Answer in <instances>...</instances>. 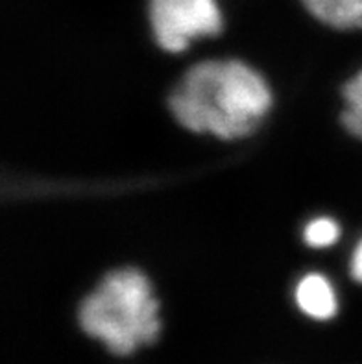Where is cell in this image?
Returning a JSON list of instances; mask_svg holds the SVG:
<instances>
[{"mask_svg": "<svg viewBox=\"0 0 362 364\" xmlns=\"http://www.w3.org/2000/svg\"><path fill=\"white\" fill-rule=\"evenodd\" d=\"M351 276H353V279H357L358 283H362V242L357 246L353 259H351Z\"/></svg>", "mask_w": 362, "mask_h": 364, "instance_id": "obj_8", "label": "cell"}, {"mask_svg": "<svg viewBox=\"0 0 362 364\" xmlns=\"http://www.w3.org/2000/svg\"><path fill=\"white\" fill-rule=\"evenodd\" d=\"M299 309L316 320H327L335 316L336 298L333 287L320 274H309L299 282L296 291Z\"/></svg>", "mask_w": 362, "mask_h": 364, "instance_id": "obj_4", "label": "cell"}, {"mask_svg": "<svg viewBox=\"0 0 362 364\" xmlns=\"http://www.w3.org/2000/svg\"><path fill=\"white\" fill-rule=\"evenodd\" d=\"M150 21L156 41L169 52L185 50L198 37L222 30L216 0H150Z\"/></svg>", "mask_w": 362, "mask_h": 364, "instance_id": "obj_3", "label": "cell"}, {"mask_svg": "<svg viewBox=\"0 0 362 364\" xmlns=\"http://www.w3.org/2000/svg\"><path fill=\"white\" fill-rule=\"evenodd\" d=\"M321 23L340 30L362 28V0H303Z\"/></svg>", "mask_w": 362, "mask_h": 364, "instance_id": "obj_5", "label": "cell"}, {"mask_svg": "<svg viewBox=\"0 0 362 364\" xmlns=\"http://www.w3.org/2000/svg\"><path fill=\"white\" fill-rule=\"evenodd\" d=\"M346 109L342 113V124L349 134L362 139V70L344 85Z\"/></svg>", "mask_w": 362, "mask_h": 364, "instance_id": "obj_6", "label": "cell"}, {"mask_svg": "<svg viewBox=\"0 0 362 364\" xmlns=\"http://www.w3.org/2000/svg\"><path fill=\"white\" fill-rule=\"evenodd\" d=\"M159 304L144 274L122 268L107 274L80 305V326L115 355H129L159 337Z\"/></svg>", "mask_w": 362, "mask_h": 364, "instance_id": "obj_2", "label": "cell"}, {"mask_svg": "<svg viewBox=\"0 0 362 364\" xmlns=\"http://www.w3.org/2000/svg\"><path fill=\"white\" fill-rule=\"evenodd\" d=\"M270 104V89L261 74L237 60L194 65L169 97L179 124L220 139L253 134Z\"/></svg>", "mask_w": 362, "mask_h": 364, "instance_id": "obj_1", "label": "cell"}, {"mask_svg": "<svg viewBox=\"0 0 362 364\" xmlns=\"http://www.w3.org/2000/svg\"><path fill=\"white\" fill-rule=\"evenodd\" d=\"M339 226L331 218H318L305 228V242L312 248H326L339 239Z\"/></svg>", "mask_w": 362, "mask_h": 364, "instance_id": "obj_7", "label": "cell"}]
</instances>
